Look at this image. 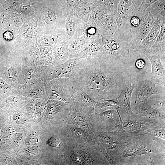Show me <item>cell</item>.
<instances>
[{
    "mask_svg": "<svg viewBox=\"0 0 165 165\" xmlns=\"http://www.w3.org/2000/svg\"><path fill=\"white\" fill-rule=\"evenodd\" d=\"M136 79L129 67L108 63L95 57L87 60L85 66L72 81L94 100L100 102L104 99L116 101L123 88Z\"/></svg>",
    "mask_w": 165,
    "mask_h": 165,
    "instance_id": "1",
    "label": "cell"
},
{
    "mask_svg": "<svg viewBox=\"0 0 165 165\" xmlns=\"http://www.w3.org/2000/svg\"><path fill=\"white\" fill-rule=\"evenodd\" d=\"M147 135L127 136L126 148L119 156L118 165H163L165 142Z\"/></svg>",
    "mask_w": 165,
    "mask_h": 165,
    "instance_id": "2",
    "label": "cell"
},
{
    "mask_svg": "<svg viewBox=\"0 0 165 165\" xmlns=\"http://www.w3.org/2000/svg\"><path fill=\"white\" fill-rule=\"evenodd\" d=\"M100 34L102 42L98 58L108 63L129 66L131 55L135 51L129 41L118 33Z\"/></svg>",
    "mask_w": 165,
    "mask_h": 165,
    "instance_id": "3",
    "label": "cell"
},
{
    "mask_svg": "<svg viewBox=\"0 0 165 165\" xmlns=\"http://www.w3.org/2000/svg\"><path fill=\"white\" fill-rule=\"evenodd\" d=\"M87 61L86 59L77 57L69 59L59 65H42L40 69V78L44 83L60 78H68L72 80L85 66Z\"/></svg>",
    "mask_w": 165,
    "mask_h": 165,
    "instance_id": "4",
    "label": "cell"
},
{
    "mask_svg": "<svg viewBox=\"0 0 165 165\" xmlns=\"http://www.w3.org/2000/svg\"><path fill=\"white\" fill-rule=\"evenodd\" d=\"M93 133L102 148L103 154L107 153L116 165L119 156L126 148L127 136L112 130Z\"/></svg>",
    "mask_w": 165,
    "mask_h": 165,
    "instance_id": "5",
    "label": "cell"
},
{
    "mask_svg": "<svg viewBox=\"0 0 165 165\" xmlns=\"http://www.w3.org/2000/svg\"><path fill=\"white\" fill-rule=\"evenodd\" d=\"M150 73L139 76L136 81L131 98V107L146 102L154 95L165 93V86L157 83Z\"/></svg>",
    "mask_w": 165,
    "mask_h": 165,
    "instance_id": "6",
    "label": "cell"
},
{
    "mask_svg": "<svg viewBox=\"0 0 165 165\" xmlns=\"http://www.w3.org/2000/svg\"><path fill=\"white\" fill-rule=\"evenodd\" d=\"M164 122V120L134 115L120 119L119 124L112 130L127 136L140 135L145 130Z\"/></svg>",
    "mask_w": 165,
    "mask_h": 165,
    "instance_id": "7",
    "label": "cell"
},
{
    "mask_svg": "<svg viewBox=\"0 0 165 165\" xmlns=\"http://www.w3.org/2000/svg\"><path fill=\"white\" fill-rule=\"evenodd\" d=\"M165 93L153 95L146 102L131 107L135 115L165 120Z\"/></svg>",
    "mask_w": 165,
    "mask_h": 165,
    "instance_id": "8",
    "label": "cell"
},
{
    "mask_svg": "<svg viewBox=\"0 0 165 165\" xmlns=\"http://www.w3.org/2000/svg\"><path fill=\"white\" fill-rule=\"evenodd\" d=\"M45 88L49 99L59 100L71 103L73 97V82L68 78H60L45 83Z\"/></svg>",
    "mask_w": 165,
    "mask_h": 165,
    "instance_id": "9",
    "label": "cell"
},
{
    "mask_svg": "<svg viewBox=\"0 0 165 165\" xmlns=\"http://www.w3.org/2000/svg\"><path fill=\"white\" fill-rule=\"evenodd\" d=\"M120 118L116 110H109L95 113L89 118V124L93 132L109 130L119 123Z\"/></svg>",
    "mask_w": 165,
    "mask_h": 165,
    "instance_id": "10",
    "label": "cell"
},
{
    "mask_svg": "<svg viewBox=\"0 0 165 165\" xmlns=\"http://www.w3.org/2000/svg\"><path fill=\"white\" fill-rule=\"evenodd\" d=\"M88 17L79 16L72 12L68 13L64 28V42L66 44H70L82 35Z\"/></svg>",
    "mask_w": 165,
    "mask_h": 165,
    "instance_id": "11",
    "label": "cell"
},
{
    "mask_svg": "<svg viewBox=\"0 0 165 165\" xmlns=\"http://www.w3.org/2000/svg\"><path fill=\"white\" fill-rule=\"evenodd\" d=\"M73 97L71 106L90 118L95 113L97 102L88 95L78 84L73 82Z\"/></svg>",
    "mask_w": 165,
    "mask_h": 165,
    "instance_id": "12",
    "label": "cell"
},
{
    "mask_svg": "<svg viewBox=\"0 0 165 165\" xmlns=\"http://www.w3.org/2000/svg\"><path fill=\"white\" fill-rule=\"evenodd\" d=\"M74 147L86 165L110 164L103 153L95 146L75 145Z\"/></svg>",
    "mask_w": 165,
    "mask_h": 165,
    "instance_id": "13",
    "label": "cell"
},
{
    "mask_svg": "<svg viewBox=\"0 0 165 165\" xmlns=\"http://www.w3.org/2000/svg\"><path fill=\"white\" fill-rule=\"evenodd\" d=\"M135 86L136 81L128 84L122 90L116 99V101L119 103V107L116 110L120 119L127 118L134 115L132 110L131 102L132 92Z\"/></svg>",
    "mask_w": 165,
    "mask_h": 165,
    "instance_id": "14",
    "label": "cell"
},
{
    "mask_svg": "<svg viewBox=\"0 0 165 165\" xmlns=\"http://www.w3.org/2000/svg\"><path fill=\"white\" fill-rule=\"evenodd\" d=\"M158 19L153 15L148 8L145 10L141 23L131 42L134 50L146 36L151 30L156 20Z\"/></svg>",
    "mask_w": 165,
    "mask_h": 165,
    "instance_id": "15",
    "label": "cell"
},
{
    "mask_svg": "<svg viewBox=\"0 0 165 165\" xmlns=\"http://www.w3.org/2000/svg\"><path fill=\"white\" fill-rule=\"evenodd\" d=\"M151 65L150 75L158 84L165 86V64L159 53L145 54Z\"/></svg>",
    "mask_w": 165,
    "mask_h": 165,
    "instance_id": "16",
    "label": "cell"
},
{
    "mask_svg": "<svg viewBox=\"0 0 165 165\" xmlns=\"http://www.w3.org/2000/svg\"><path fill=\"white\" fill-rule=\"evenodd\" d=\"M46 116L48 119H52L60 116L66 120L69 115L70 105L69 103L54 99H50L46 103Z\"/></svg>",
    "mask_w": 165,
    "mask_h": 165,
    "instance_id": "17",
    "label": "cell"
},
{
    "mask_svg": "<svg viewBox=\"0 0 165 165\" xmlns=\"http://www.w3.org/2000/svg\"><path fill=\"white\" fill-rule=\"evenodd\" d=\"M165 21L159 19L156 20L149 33L135 48L134 51H139L144 54L148 53L156 40L162 22Z\"/></svg>",
    "mask_w": 165,
    "mask_h": 165,
    "instance_id": "18",
    "label": "cell"
},
{
    "mask_svg": "<svg viewBox=\"0 0 165 165\" xmlns=\"http://www.w3.org/2000/svg\"><path fill=\"white\" fill-rule=\"evenodd\" d=\"M139 8L132 4L131 0H120L114 13L118 29Z\"/></svg>",
    "mask_w": 165,
    "mask_h": 165,
    "instance_id": "19",
    "label": "cell"
},
{
    "mask_svg": "<svg viewBox=\"0 0 165 165\" xmlns=\"http://www.w3.org/2000/svg\"><path fill=\"white\" fill-rule=\"evenodd\" d=\"M40 67L34 63L23 64L16 85L29 84L40 78Z\"/></svg>",
    "mask_w": 165,
    "mask_h": 165,
    "instance_id": "20",
    "label": "cell"
},
{
    "mask_svg": "<svg viewBox=\"0 0 165 165\" xmlns=\"http://www.w3.org/2000/svg\"><path fill=\"white\" fill-rule=\"evenodd\" d=\"M101 36L98 34L90 39L87 46L77 57L87 60L95 57H98L101 51Z\"/></svg>",
    "mask_w": 165,
    "mask_h": 165,
    "instance_id": "21",
    "label": "cell"
},
{
    "mask_svg": "<svg viewBox=\"0 0 165 165\" xmlns=\"http://www.w3.org/2000/svg\"><path fill=\"white\" fill-rule=\"evenodd\" d=\"M100 34L114 35L118 33L115 15L111 12L106 14L97 27Z\"/></svg>",
    "mask_w": 165,
    "mask_h": 165,
    "instance_id": "22",
    "label": "cell"
},
{
    "mask_svg": "<svg viewBox=\"0 0 165 165\" xmlns=\"http://www.w3.org/2000/svg\"><path fill=\"white\" fill-rule=\"evenodd\" d=\"M67 45L64 41H62L53 47L52 50V64H61L69 59Z\"/></svg>",
    "mask_w": 165,
    "mask_h": 165,
    "instance_id": "23",
    "label": "cell"
},
{
    "mask_svg": "<svg viewBox=\"0 0 165 165\" xmlns=\"http://www.w3.org/2000/svg\"><path fill=\"white\" fill-rule=\"evenodd\" d=\"M90 39L82 34L81 36L76 39L73 42L68 45L69 59L77 57L87 46Z\"/></svg>",
    "mask_w": 165,
    "mask_h": 165,
    "instance_id": "24",
    "label": "cell"
},
{
    "mask_svg": "<svg viewBox=\"0 0 165 165\" xmlns=\"http://www.w3.org/2000/svg\"><path fill=\"white\" fill-rule=\"evenodd\" d=\"M89 118L70 106L69 113L65 124H74L85 128H90L89 124Z\"/></svg>",
    "mask_w": 165,
    "mask_h": 165,
    "instance_id": "25",
    "label": "cell"
},
{
    "mask_svg": "<svg viewBox=\"0 0 165 165\" xmlns=\"http://www.w3.org/2000/svg\"><path fill=\"white\" fill-rule=\"evenodd\" d=\"M157 53L160 54L162 59L165 60V21L162 22L156 40L147 53Z\"/></svg>",
    "mask_w": 165,
    "mask_h": 165,
    "instance_id": "26",
    "label": "cell"
},
{
    "mask_svg": "<svg viewBox=\"0 0 165 165\" xmlns=\"http://www.w3.org/2000/svg\"><path fill=\"white\" fill-rule=\"evenodd\" d=\"M63 161L65 165H86L81 156L75 149L74 146H70L65 152Z\"/></svg>",
    "mask_w": 165,
    "mask_h": 165,
    "instance_id": "27",
    "label": "cell"
},
{
    "mask_svg": "<svg viewBox=\"0 0 165 165\" xmlns=\"http://www.w3.org/2000/svg\"><path fill=\"white\" fill-rule=\"evenodd\" d=\"M108 13L100 6L94 7L89 14L87 24L97 28L103 18Z\"/></svg>",
    "mask_w": 165,
    "mask_h": 165,
    "instance_id": "28",
    "label": "cell"
},
{
    "mask_svg": "<svg viewBox=\"0 0 165 165\" xmlns=\"http://www.w3.org/2000/svg\"><path fill=\"white\" fill-rule=\"evenodd\" d=\"M141 135H149L165 140V122L145 130Z\"/></svg>",
    "mask_w": 165,
    "mask_h": 165,
    "instance_id": "29",
    "label": "cell"
},
{
    "mask_svg": "<svg viewBox=\"0 0 165 165\" xmlns=\"http://www.w3.org/2000/svg\"><path fill=\"white\" fill-rule=\"evenodd\" d=\"M118 107L119 106L113 105L106 101H103L101 102H97L94 108L95 112L99 113L109 110H116Z\"/></svg>",
    "mask_w": 165,
    "mask_h": 165,
    "instance_id": "30",
    "label": "cell"
},
{
    "mask_svg": "<svg viewBox=\"0 0 165 165\" xmlns=\"http://www.w3.org/2000/svg\"><path fill=\"white\" fill-rule=\"evenodd\" d=\"M16 92L13 86L9 84L5 81L0 78V95L3 94L7 96Z\"/></svg>",
    "mask_w": 165,
    "mask_h": 165,
    "instance_id": "31",
    "label": "cell"
},
{
    "mask_svg": "<svg viewBox=\"0 0 165 165\" xmlns=\"http://www.w3.org/2000/svg\"><path fill=\"white\" fill-rule=\"evenodd\" d=\"M64 6L67 13L73 12L81 5L86 2L85 0H64Z\"/></svg>",
    "mask_w": 165,
    "mask_h": 165,
    "instance_id": "32",
    "label": "cell"
},
{
    "mask_svg": "<svg viewBox=\"0 0 165 165\" xmlns=\"http://www.w3.org/2000/svg\"><path fill=\"white\" fill-rule=\"evenodd\" d=\"M44 46L42 49L43 61L44 65H48L52 63V50L49 47Z\"/></svg>",
    "mask_w": 165,
    "mask_h": 165,
    "instance_id": "33",
    "label": "cell"
},
{
    "mask_svg": "<svg viewBox=\"0 0 165 165\" xmlns=\"http://www.w3.org/2000/svg\"><path fill=\"white\" fill-rule=\"evenodd\" d=\"M83 34L91 39L99 33L97 27L87 24L84 29Z\"/></svg>",
    "mask_w": 165,
    "mask_h": 165,
    "instance_id": "34",
    "label": "cell"
},
{
    "mask_svg": "<svg viewBox=\"0 0 165 165\" xmlns=\"http://www.w3.org/2000/svg\"><path fill=\"white\" fill-rule=\"evenodd\" d=\"M46 107V103L44 101L39 102L35 105L36 111L40 117L43 116Z\"/></svg>",
    "mask_w": 165,
    "mask_h": 165,
    "instance_id": "35",
    "label": "cell"
},
{
    "mask_svg": "<svg viewBox=\"0 0 165 165\" xmlns=\"http://www.w3.org/2000/svg\"><path fill=\"white\" fill-rule=\"evenodd\" d=\"M16 92L6 98L5 101L6 104L9 105H13L18 104L20 102V97L18 95L16 94Z\"/></svg>",
    "mask_w": 165,
    "mask_h": 165,
    "instance_id": "36",
    "label": "cell"
},
{
    "mask_svg": "<svg viewBox=\"0 0 165 165\" xmlns=\"http://www.w3.org/2000/svg\"><path fill=\"white\" fill-rule=\"evenodd\" d=\"M24 150L26 153L29 155L36 154L38 151V147L34 145L26 148Z\"/></svg>",
    "mask_w": 165,
    "mask_h": 165,
    "instance_id": "37",
    "label": "cell"
},
{
    "mask_svg": "<svg viewBox=\"0 0 165 165\" xmlns=\"http://www.w3.org/2000/svg\"><path fill=\"white\" fill-rule=\"evenodd\" d=\"M13 120L17 123L23 124L25 122V119L22 115L19 114L14 115L13 117Z\"/></svg>",
    "mask_w": 165,
    "mask_h": 165,
    "instance_id": "38",
    "label": "cell"
},
{
    "mask_svg": "<svg viewBox=\"0 0 165 165\" xmlns=\"http://www.w3.org/2000/svg\"><path fill=\"white\" fill-rule=\"evenodd\" d=\"M20 10L23 14H28L30 12L31 8L28 5L23 4L20 7Z\"/></svg>",
    "mask_w": 165,
    "mask_h": 165,
    "instance_id": "39",
    "label": "cell"
},
{
    "mask_svg": "<svg viewBox=\"0 0 165 165\" xmlns=\"http://www.w3.org/2000/svg\"><path fill=\"white\" fill-rule=\"evenodd\" d=\"M37 140L33 137H31L28 138L25 142L28 146H34L38 142Z\"/></svg>",
    "mask_w": 165,
    "mask_h": 165,
    "instance_id": "40",
    "label": "cell"
},
{
    "mask_svg": "<svg viewBox=\"0 0 165 165\" xmlns=\"http://www.w3.org/2000/svg\"><path fill=\"white\" fill-rule=\"evenodd\" d=\"M13 37L12 33L9 31H6L3 34V37L6 41L11 40L13 39Z\"/></svg>",
    "mask_w": 165,
    "mask_h": 165,
    "instance_id": "41",
    "label": "cell"
},
{
    "mask_svg": "<svg viewBox=\"0 0 165 165\" xmlns=\"http://www.w3.org/2000/svg\"><path fill=\"white\" fill-rule=\"evenodd\" d=\"M7 130V133L10 134H13L15 132L14 129L11 127L8 128Z\"/></svg>",
    "mask_w": 165,
    "mask_h": 165,
    "instance_id": "42",
    "label": "cell"
}]
</instances>
